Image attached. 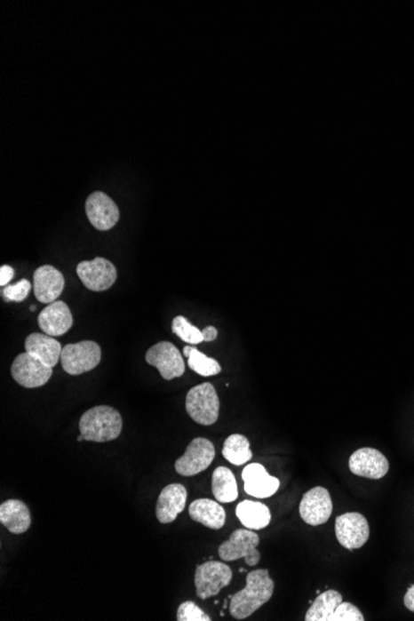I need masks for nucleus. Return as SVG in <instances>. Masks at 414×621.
<instances>
[{
  "label": "nucleus",
  "instance_id": "nucleus-16",
  "mask_svg": "<svg viewBox=\"0 0 414 621\" xmlns=\"http://www.w3.org/2000/svg\"><path fill=\"white\" fill-rule=\"evenodd\" d=\"M243 480L246 494L257 498L273 497L281 485L279 480L269 475L266 467L259 463H252L244 467Z\"/></svg>",
  "mask_w": 414,
  "mask_h": 621
},
{
  "label": "nucleus",
  "instance_id": "nucleus-5",
  "mask_svg": "<svg viewBox=\"0 0 414 621\" xmlns=\"http://www.w3.org/2000/svg\"><path fill=\"white\" fill-rule=\"evenodd\" d=\"M259 545V536L251 529H238L232 533L231 537L219 545V556L225 562L244 558L247 566L255 567L259 563L260 553L257 547Z\"/></svg>",
  "mask_w": 414,
  "mask_h": 621
},
{
  "label": "nucleus",
  "instance_id": "nucleus-25",
  "mask_svg": "<svg viewBox=\"0 0 414 621\" xmlns=\"http://www.w3.org/2000/svg\"><path fill=\"white\" fill-rule=\"evenodd\" d=\"M222 456L234 466H243L252 459V450L250 448V441L243 434H232L226 439Z\"/></svg>",
  "mask_w": 414,
  "mask_h": 621
},
{
  "label": "nucleus",
  "instance_id": "nucleus-22",
  "mask_svg": "<svg viewBox=\"0 0 414 621\" xmlns=\"http://www.w3.org/2000/svg\"><path fill=\"white\" fill-rule=\"evenodd\" d=\"M236 516L249 529H263L271 523L272 515L268 506L259 501L244 500L237 505Z\"/></svg>",
  "mask_w": 414,
  "mask_h": 621
},
{
  "label": "nucleus",
  "instance_id": "nucleus-15",
  "mask_svg": "<svg viewBox=\"0 0 414 621\" xmlns=\"http://www.w3.org/2000/svg\"><path fill=\"white\" fill-rule=\"evenodd\" d=\"M65 288V278L55 267L46 265L34 273V294L37 302L52 304L59 299Z\"/></svg>",
  "mask_w": 414,
  "mask_h": 621
},
{
  "label": "nucleus",
  "instance_id": "nucleus-30",
  "mask_svg": "<svg viewBox=\"0 0 414 621\" xmlns=\"http://www.w3.org/2000/svg\"><path fill=\"white\" fill-rule=\"evenodd\" d=\"M365 617L362 616V611L355 605L351 603L338 604L337 610L332 614L330 621H363Z\"/></svg>",
  "mask_w": 414,
  "mask_h": 621
},
{
  "label": "nucleus",
  "instance_id": "nucleus-13",
  "mask_svg": "<svg viewBox=\"0 0 414 621\" xmlns=\"http://www.w3.org/2000/svg\"><path fill=\"white\" fill-rule=\"evenodd\" d=\"M349 467L351 473L362 478L378 480L385 478L390 470L387 458L373 448H362L354 451L350 457Z\"/></svg>",
  "mask_w": 414,
  "mask_h": 621
},
{
  "label": "nucleus",
  "instance_id": "nucleus-9",
  "mask_svg": "<svg viewBox=\"0 0 414 621\" xmlns=\"http://www.w3.org/2000/svg\"><path fill=\"white\" fill-rule=\"evenodd\" d=\"M12 376L18 385L25 388L42 387L52 378V367L45 365L25 351L15 357L12 365Z\"/></svg>",
  "mask_w": 414,
  "mask_h": 621
},
{
  "label": "nucleus",
  "instance_id": "nucleus-20",
  "mask_svg": "<svg viewBox=\"0 0 414 621\" xmlns=\"http://www.w3.org/2000/svg\"><path fill=\"white\" fill-rule=\"evenodd\" d=\"M0 523L14 535L30 529L31 516L27 505L20 500H8L0 506Z\"/></svg>",
  "mask_w": 414,
  "mask_h": 621
},
{
  "label": "nucleus",
  "instance_id": "nucleus-34",
  "mask_svg": "<svg viewBox=\"0 0 414 621\" xmlns=\"http://www.w3.org/2000/svg\"><path fill=\"white\" fill-rule=\"evenodd\" d=\"M77 441L83 442V441H84V438L83 437V435L80 434V435H78Z\"/></svg>",
  "mask_w": 414,
  "mask_h": 621
},
{
  "label": "nucleus",
  "instance_id": "nucleus-4",
  "mask_svg": "<svg viewBox=\"0 0 414 621\" xmlns=\"http://www.w3.org/2000/svg\"><path fill=\"white\" fill-rule=\"evenodd\" d=\"M102 351L95 341L84 340L77 344L66 345L61 353L62 369L72 376L92 371L101 362Z\"/></svg>",
  "mask_w": 414,
  "mask_h": 621
},
{
  "label": "nucleus",
  "instance_id": "nucleus-35",
  "mask_svg": "<svg viewBox=\"0 0 414 621\" xmlns=\"http://www.w3.org/2000/svg\"><path fill=\"white\" fill-rule=\"evenodd\" d=\"M30 310H31V312H34V310H36V306H31Z\"/></svg>",
  "mask_w": 414,
  "mask_h": 621
},
{
  "label": "nucleus",
  "instance_id": "nucleus-23",
  "mask_svg": "<svg viewBox=\"0 0 414 621\" xmlns=\"http://www.w3.org/2000/svg\"><path fill=\"white\" fill-rule=\"evenodd\" d=\"M212 494L221 504L232 503L238 498L236 478L228 467L219 466L213 472Z\"/></svg>",
  "mask_w": 414,
  "mask_h": 621
},
{
  "label": "nucleus",
  "instance_id": "nucleus-6",
  "mask_svg": "<svg viewBox=\"0 0 414 621\" xmlns=\"http://www.w3.org/2000/svg\"><path fill=\"white\" fill-rule=\"evenodd\" d=\"M231 580L232 569L227 564L215 561L200 564L195 570L196 595L199 599L216 597Z\"/></svg>",
  "mask_w": 414,
  "mask_h": 621
},
{
  "label": "nucleus",
  "instance_id": "nucleus-33",
  "mask_svg": "<svg viewBox=\"0 0 414 621\" xmlns=\"http://www.w3.org/2000/svg\"><path fill=\"white\" fill-rule=\"evenodd\" d=\"M403 601L407 609L414 613V585L410 586L409 591H407L406 595H404Z\"/></svg>",
  "mask_w": 414,
  "mask_h": 621
},
{
  "label": "nucleus",
  "instance_id": "nucleus-26",
  "mask_svg": "<svg viewBox=\"0 0 414 621\" xmlns=\"http://www.w3.org/2000/svg\"><path fill=\"white\" fill-rule=\"evenodd\" d=\"M183 353L184 356L187 357V365L200 376L210 378V376L219 375L221 372V366L215 359L206 356L195 347L185 346Z\"/></svg>",
  "mask_w": 414,
  "mask_h": 621
},
{
  "label": "nucleus",
  "instance_id": "nucleus-18",
  "mask_svg": "<svg viewBox=\"0 0 414 621\" xmlns=\"http://www.w3.org/2000/svg\"><path fill=\"white\" fill-rule=\"evenodd\" d=\"M37 322L45 334L55 338L61 337L70 330L74 325V318H72L71 310L68 304L61 302V300H56L43 309L39 318H37Z\"/></svg>",
  "mask_w": 414,
  "mask_h": 621
},
{
  "label": "nucleus",
  "instance_id": "nucleus-27",
  "mask_svg": "<svg viewBox=\"0 0 414 621\" xmlns=\"http://www.w3.org/2000/svg\"><path fill=\"white\" fill-rule=\"evenodd\" d=\"M171 330L185 343L197 345L203 341V331L190 324L189 320L183 315H179L172 320Z\"/></svg>",
  "mask_w": 414,
  "mask_h": 621
},
{
  "label": "nucleus",
  "instance_id": "nucleus-2",
  "mask_svg": "<svg viewBox=\"0 0 414 621\" xmlns=\"http://www.w3.org/2000/svg\"><path fill=\"white\" fill-rule=\"evenodd\" d=\"M123 428V420L117 410L109 406H97L83 414L80 434L84 441L105 443L117 439Z\"/></svg>",
  "mask_w": 414,
  "mask_h": 621
},
{
  "label": "nucleus",
  "instance_id": "nucleus-19",
  "mask_svg": "<svg viewBox=\"0 0 414 621\" xmlns=\"http://www.w3.org/2000/svg\"><path fill=\"white\" fill-rule=\"evenodd\" d=\"M25 350L52 369L61 359V344L48 334H40V332L30 334L25 340Z\"/></svg>",
  "mask_w": 414,
  "mask_h": 621
},
{
  "label": "nucleus",
  "instance_id": "nucleus-12",
  "mask_svg": "<svg viewBox=\"0 0 414 621\" xmlns=\"http://www.w3.org/2000/svg\"><path fill=\"white\" fill-rule=\"evenodd\" d=\"M299 514L304 522L310 526L328 522L332 514V500L329 491L322 486H316L306 492L300 501Z\"/></svg>",
  "mask_w": 414,
  "mask_h": 621
},
{
  "label": "nucleus",
  "instance_id": "nucleus-11",
  "mask_svg": "<svg viewBox=\"0 0 414 621\" xmlns=\"http://www.w3.org/2000/svg\"><path fill=\"white\" fill-rule=\"evenodd\" d=\"M335 533L338 544L346 550H357L366 544L370 537V526L366 517L359 513H346L335 522Z\"/></svg>",
  "mask_w": 414,
  "mask_h": 621
},
{
  "label": "nucleus",
  "instance_id": "nucleus-21",
  "mask_svg": "<svg viewBox=\"0 0 414 621\" xmlns=\"http://www.w3.org/2000/svg\"><path fill=\"white\" fill-rule=\"evenodd\" d=\"M191 520L202 523L211 529H219L225 526L226 511L216 501L210 498H199L189 506Z\"/></svg>",
  "mask_w": 414,
  "mask_h": 621
},
{
  "label": "nucleus",
  "instance_id": "nucleus-32",
  "mask_svg": "<svg viewBox=\"0 0 414 621\" xmlns=\"http://www.w3.org/2000/svg\"><path fill=\"white\" fill-rule=\"evenodd\" d=\"M218 335V329H216L215 326H206V328L203 330V341H207V343L216 340Z\"/></svg>",
  "mask_w": 414,
  "mask_h": 621
},
{
  "label": "nucleus",
  "instance_id": "nucleus-29",
  "mask_svg": "<svg viewBox=\"0 0 414 621\" xmlns=\"http://www.w3.org/2000/svg\"><path fill=\"white\" fill-rule=\"evenodd\" d=\"M31 283L27 279H21L17 284H8L3 290V296L11 302H23L29 296Z\"/></svg>",
  "mask_w": 414,
  "mask_h": 621
},
{
  "label": "nucleus",
  "instance_id": "nucleus-17",
  "mask_svg": "<svg viewBox=\"0 0 414 621\" xmlns=\"http://www.w3.org/2000/svg\"><path fill=\"white\" fill-rule=\"evenodd\" d=\"M187 490L184 485L171 484L160 492L156 503L155 515L160 523H171L185 510Z\"/></svg>",
  "mask_w": 414,
  "mask_h": 621
},
{
  "label": "nucleus",
  "instance_id": "nucleus-24",
  "mask_svg": "<svg viewBox=\"0 0 414 621\" xmlns=\"http://www.w3.org/2000/svg\"><path fill=\"white\" fill-rule=\"evenodd\" d=\"M343 603V595L337 591L322 593L306 614V621H330L338 604Z\"/></svg>",
  "mask_w": 414,
  "mask_h": 621
},
{
  "label": "nucleus",
  "instance_id": "nucleus-31",
  "mask_svg": "<svg viewBox=\"0 0 414 621\" xmlns=\"http://www.w3.org/2000/svg\"><path fill=\"white\" fill-rule=\"evenodd\" d=\"M12 278H14V269L11 266H2L0 268V285L5 287Z\"/></svg>",
  "mask_w": 414,
  "mask_h": 621
},
{
  "label": "nucleus",
  "instance_id": "nucleus-8",
  "mask_svg": "<svg viewBox=\"0 0 414 621\" xmlns=\"http://www.w3.org/2000/svg\"><path fill=\"white\" fill-rule=\"evenodd\" d=\"M146 362L156 367L166 381L181 378L185 372V362L180 351L169 341L153 345L146 354Z\"/></svg>",
  "mask_w": 414,
  "mask_h": 621
},
{
  "label": "nucleus",
  "instance_id": "nucleus-28",
  "mask_svg": "<svg viewBox=\"0 0 414 621\" xmlns=\"http://www.w3.org/2000/svg\"><path fill=\"white\" fill-rule=\"evenodd\" d=\"M178 621H211L205 611L200 609L194 601H184L179 607L177 614Z\"/></svg>",
  "mask_w": 414,
  "mask_h": 621
},
{
  "label": "nucleus",
  "instance_id": "nucleus-3",
  "mask_svg": "<svg viewBox=\"0 0 414 621\" xmlns=\"http://www.w3.org/2000/svg\"><path fill=\"white\" fill-rule=\"evenodd\" d=\"M185 409L191 419L202 426H212L219 419L218 392L209 382L195 386L187 394Z\"/></svg>",
  "mask_w": 414,
  "mask_h": 621
},
{
  "label": "nucleus",
  "instance_id": "nucleus-1",
  "mask_svg": "<svg viewBox=\"0 0 414 621\" xmlns=\"http://www.w3.org/2000/svg\"><path fill=\"white\" fill-rule=\"evenodd\" d=\"M246 586L236 594L230 595L231 617L243 620L256 613L262 605L268 603L275 593V582L268 570L256 569L247 574Z\"/></svg>",
  "mask_w": 414,
  "mask_h": 621
},
{
  "label": "nucleus",
  "instance_id": "nucleus-14",
  "mask_svg": "<svg viewBox=\"0 0 414 621\" xmlns=\"http://www.w3.org/2000/svg\"><path fill=\"white\" fill-rule=\"evenodd\" d=\"M86 213L91 224L99 231L111 230L119 219L118 206L102 191L91 194L86 200Z\"/></svg>",
  "mask_w": 414,
  "mask_h": 621
},
{
  "label": "nucleus",
  "instance_id": "nucleus-10",
  "mask_svg": "<svg viewBox=\"0 0 414 621\" xmlns=\"http://www.w3.org/2000/svg\"><path fill=\"white\" fill-rule=\"evenodd\" d=\"M76 271L84 287L92 291L109 290L117 281V269L112 262L102 257L84 260L77 266Z\"/></svg>",
  "mask_w": 414,
  "mask_h": 621
},
{
  "label": "nucleus",
  "instance_id": "nucleus-7",
  "mask_svg": "<svg viewBox=\"0 0 414 621\" xmlns=\"http://www.w3.org/2000/svg\"><path fill=\"white\" fill-rule=\"evenodd\" d=\"M216 450L212 442L206 438L191 441L184 456L175 462V470L181 476H194L206 470L215 459Z\"/></svg>",
  "mask_w": 414,
  "mask_h": 621
}]
</instances>
